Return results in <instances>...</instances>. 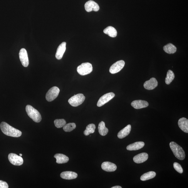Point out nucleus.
<instances>
[{
	"mask_svg": "<svg viewBox=\"0 0 188 188\" xmlns=\"http://www.w3.org/2000/svg\"><path fill=\"white\" fill-rule=\"evenodd\" d=\"M0 128L2 132L9 136L19 137L22 135L20 131L12 127L6 122H2L0 125Z\"/></svg>",
	"mask_w": 188,
	"mask_h": 188,
	"instance_id": "f257e3e1",
	"label": "nucleus"
},
{
	"mask_svg": "<svg viewBox=\"0 0 188 188\" xmlns=\"http://www.w3.org/2000/svg\"><path fill=\"white\" fill-rule=\"evenodd\" d=\"M170 146L175 157L178 159L180 160L185 159V154L184 151L180 146L176 143L172 142L170 143Z\"/></svg>",
	"mask_w": 188,
	"mask_h": 188,
	"instance_id": "f03ea898",
	"label": "nucleus"
},
{
	"mask_svg": "<svg viewBox=\"0 0 188 188\" xmlns=\"http://www.w3.org/2000/svg\"><path fill=\"white\" fill-rule=\"evenodd\" d=\"M26 110L29 117L34 122L39 123L42 120V117L38 111L30 105L26 106Z\"/></svg>",
	"mask_w": 188,
	"mask_h": 188,
	"instance_id": "7ed1b4c3",
	"label": "nucleus"
},
{
	"mask_svg": "<svg viewBox=\"0 0 188 188\" xmlns=\"http://www.w3.org/2000/svg\"><path fill=\"white\" fill-rule=\"evenodd\" d=\"M85 99L83 94L79 93L72 96L68 100V103L73 107H77L84 102Z\"/></svg>",
	"mask_w": 188,
	"mask_h": 188,
	"instance_id": "20e7f679",
	"label": "nucleus"
},
{
	"mask_svg": "<svg viewBox=\"0 0 188 188\" xmlns=\"http://www.w3.org/2000/svg\"><path fill=\"white\" fill-rule=\"evenodd\" d=\"M78 72L81 75L84 76L89 74L93 70L92 64L89 63H83L78 66L77 69Z\"/></svg>",
	"mask_w": 188,
	"mask_h": 188,
	"instance_id": "39448f33",
	"label": "nucleus"
},
{
	"mask_svg": "<svg viewBox=\"0 0 188 188\" xmlns=\"http://www.w3.org/2000/svg\"><path fill=\"white\" fill-rule=\"evenodd\" d=\"M59 92H60V89L58 87L56 86L52 87L46 94V100L49 102H51L54 100L57 97Z\"/></svg>",
	"mask_w": 188,
	"mask_h": 188,
	"instance_id": "423d86ee",
	"label": "nucleus"
},
{
	"mask_svg": "<svg viewBox=\"0 0 188 188\" xmlns=\"http://www.w3.org/2000/svg\"><path fill=\"white\" fill-rule=\"evenodd\" d=\"M8 159L10 162L15 165L20 166L23 164L24 160L20 156L14 153H10L9 155Z\"/></svg>",
	"mask_w": 188,
	"mask_h": 188,
	"instance_id": "0eeeda50",
	"label": "nucleus"
},
{
	"mask_svg": "<svg viewBox=\"0 0 188 188\" xmlns=\"http://www.w3.org/2000/svg\"><path fill=\"white\" fill-rule=\"evenodd\" d=\"M115 94L113 92H110L105 94L99 99L97 105L100 107L105 105L114 97Z\"/></svg>",
	"mask_w": 188,
	"mask_h": 188,
	"instance_id": "6e6552de",
	"label": "nucleus"
},
{
	"mask_svg": "<svg viewBox=\"0 0 188 188\" xmlns=\"http://www.w3.org/2000/svg\"><path fill=\"white\" fill-rule=\"evenodd\" d=\"M125 62L122 60L118 61L110 67V73L112 74L117 73L120 71L125 65Z\"/></svg>",
	"mask_w": 188,
	"mask_h": 188,
	"instance_id": "1a4fd4ad",
	"label": "nucleus"
},
{
	"mask_svg": "<svg viewBox=\"0 0 188 188\" xmlns=\"http://www.w3.org/2000/svg\"><path fill=\"white\" fill-rule=\"evenodd\" d=\"M20 59L22 65L24 67H27L29 64L28 53L26 49L23 48L21 49L19 53Z\"/></svg>",
	"mask_w": 188,
	"mask_h": 188,
	"instance_id": "9d476101",
	"label": "nucleus"
},
{
	"mask_svg": "<svg viewBox=\"0 0 188 188\" xmlns=\"http://www.w3.org/2000/svg\"><path fill=\"white\" fill-rule=\"evenodd\" d=\"M85 9L87 12L92 11L97 12L99 9V6L96 2L93 1H89L86 2L85 4Z\"/></svg>",
	"mask_w": 188,
	"mask_h": 188,
	"instance_id": "9b49d317",
	"label": "nucleus"
},
{
	"mask_svg": "<svg viewBox=\"0 0 188 188\" xmlns=\"http://www.w3.org/2000/svg\"><path fill=\"white\" fill-rule=\"evenodd\" d=\"M158 85V81L155 78H150L149 80L146 81L143 86L146 89L152 90L156 88Z\"/></svg>",
	"mask_w": 188,
	"mask_h": 188,
	"instance_id": "f8f14e48",
	"label": "nucleus"
},
{
	"mask_svg": "<svg viewBox=\"0 0 188 188\" xmlns=\"http://www.w3.org/2000/svg\"><path fill=\"white\" fill-rule=\"evenodd\" d=\"M103 170L108 172H114L117 169V166L113 163L109 162H105L101 164Z\"/></svg>",
	"mask_w": 188,
	"mask_h": 188,
	"instance_id": "ddd939ff",
	"label": "nucleus"
},
{
	"mask_svg": "<svg viewBox=\"0 0 188 188\" xmlns=\"http://www.w3.org/2000/svg\"><path fill=\"white\" fill-rule=\"evenodd\" d=\"M131 105L136 109L144 108L148 107L149 104L147 101L142 100H136L132 101Z\"/></svg>",
	"mask_w": 188,
	"mask_h": 188,
	"instance_id": "4468645a",
	"label": "nucleus"
},
{
	"mask_svg": "<svg viewBox=\"0 0 188 188\" xmlns=\"http://www.w3.org/2000/svg\"><path fill=\"white\" fill-rule=\"evenodd\" d=\"M66 43L63 42L59 46L56 54V57L58 60H60L63 58L66 49Z\"/></svg>",
	"mask_w": 188,
	"mask_h": 188,
	"instance_id": "2eb2a0df",
	"label": "nucleus"
},
{
	"mask_svg": "<svg viewBox=\"0 0 188 188\" xmlns=\"http://www.w3.org/2000/svg\"><path fill=\"white\" fill-rule=\"evenodd\" d=\"M148 155L147 153H143L138 154L133 158L134 162L137 164H141L145 162L148 159Z\"/></svg>",
	"mask_w": 188,
	"mask_h": 188,
	"instance_id": "dca6fc26",
	"label": "nucleus"
},
{
	"mask_svg": "<svg viewBox=\"0 0 188 188\" xmlns=\"http://www.w3.org/2000/svg\"><path fill=\"white\" fill-rule=\"evenodd\" d=\"M78 176V174L76 173L70 171L64 172H62L60 174L61 178L67 180L75 179Z\"/></svg>",
	"mask_w": 188,
	"mask_h": 188,
	"instance_id": "f3484780",
	"label": "nucleus"
},
{
	"mask_svg": "<svg viewBox=\"0 0 188 188\" xmlns=\"http://www.w3.org/2000/svg\"><path fill=\"white\" fill-rule=\"evenodd\" d=\"M178 125L183 132L188 133V120L187 118H180L178 122Z\"/></svg>",
	"mask_w": 188,
	"mask_h": 188,
	"instance_id": "a211bd4d",
	"label": "nucleus"
},
{
	"mask_svg": "<svg viewBox=\"0 0 188 188\" xmlns=\"http://www.w3.org/2000/svg\"><path fill=\"white\" fill-rule=\"evenodd\" d=\"M145 145L144 142H138L132 143L127 146V149L128 150H136L142 148Z\"/></svg>",
	"mask_w": 188,
	"mask_h": 188,
	"instance_id": "6ab92c4d",
	"label": "nucleus"
},
{
	"mask_svg": "<svg viewBox=\"0 0 188 188\" xmlns=\"http://www.w3.org/2000/svg\"><path fill=\"white\" fill-rule=\"evenodd\" d=\"M131 129H132L131 125H128L118 133V137L120 139H123V138L127 137L130 134Z\"/></svg>",
	"mask_w": 188,
	"mask_h": 188,
	"instance_id": "aec40b11",
	"label": "nucleus"
},
{
	"mask_svg": "<svg viewBox=\"0 0 188 188\" xmlns=\"http://www.w3.org/2000/svg\"><path fill=\"white\" fill-rule=\"evenodd\" d=\"M54 157L56 159V162L58 164H63L67 163L69 160L68 157L62 154H56Z\"/></svg>",
	"mask_w": 188,
	"mask_h": 188,
	"instance_id": "412c9836",
	"label": "nucleus"
},
{
	"mask_svg": "<svg viewBox=\"0 0 188 188\" xmlns=\"http://www.w3.org/2000/svg\"><path fill=\"white\" fill-rule=\"evenodd\" d=\"M103 33L112 38H115L117 35V31L116 29L112 26H108L104 29Z\"/></svg>",
	"mask_w": 188,
	"mask_h": 188,
	"instance_id": "4be33fe9",
	"label": "nucleus"
},
{
	"mask_svg": "<svg viewBox=\"0 0 188 188\" xmlns=\"http://www.w3.org/2000/svg\"><path fill=\"white\" fill-rule=\"evenodd\" d=\"M98 130L99 133L102 136L107 135L108 132V129L106 127L105 123L103 121L99 123Z\"/></svg>",
	"mask_w": 188,
	"mask_h": 188,
	"instance_id": "5701e85b",
	"label": "nucleus"
},
{
	"mask_svg": "<svg viewBox=\"0 0 188 188\" xmlns=\"http://www.w3.org/2000/svg\"><path fill=\"white\" fill-rule=\"evenodd\" d=\"M164 51L168 54H174L176 52L177 48L172 43H169L164 47Z\"/></svg>",
	"mask_w": 188,
	"mask_h": 188,
	"instance_id": "b1692460",
	"label": "nucleus"
},
{
	"mask_svg": "<svg viewBox=\"0 0 188 188\" xmlns=\"http://www.w3.org/2000/svg\"><path fill=\"white\" fill-rule=\"evenodd\" d=\"M156 174L154 172H150L143 175L140 177V180L142 181H146L154 178Z\"/></svg>",
	"mask_w": 188,
	"mask_h": 188,
	"instance_id": "393cba45",
	"label": "nucleus"
},
{
	"mask_svg": "<svg viewBox=\"0 0 188 188\" xmlns=\"http://www.w3.org/2000/svg\"><path fill=\"white\" fill-rule=\"evenodd\" d=\"M96 128V126L94 124H90L89 125L86 127V130L84 131V135L86 136H88L91 133H93L95 132Z\"/></svg>",
	"mask_w": 188,
	"mask_h": 188,
	"instance_id": "a878e982",
	"label": "nucleus"
},
{
	"mask_svg": "<svg viewBox=\"0 0 188 188\" xmlns=\"http://www.w3.org/2000/svg\"><path fill=\"white\" fill-rule=\"evenodd\" d=\"M175 76L173 72L170 70L168 71L167 73V77L165 79L166 84L168 85H169L174 80Z\"/></svg>",
	"mask_w": 188,
	"mask_h": 188,
	"instance_id": "bb28decb",
	"label": "nucleus"
},
{
	"mask_svg": "<svg viewBox=\"0 0 188 188\" xmlns=\"http://www.w3.org/2000/svg\"><path fill=\"white\" fill-rule=\"evenodd\" d=\"M63 130L66 132H70L75 129L76 125L75 123H71L66 124L63 126Z\"/></svg>",
	"mask_w": 188,
	"mask_h": 188,
	"instance_id": "cd10ccee",
	"label": "nucleus"
},
{
	"mask_svg": "<svg viewBox=\"0 0 188 188\" xmlns=\"http://www.w3.org/2000/svg\"><path fill=\"white\" fill-rule=\"evenodd\" d=\"M54 123L57 128H60L63 127L66 124V122L63 119H61L54 120Z\"/></svg>",
	"mask_w": 188,
	"mask_h": 188,
	"instance_id": "c85d7f7f",
	"label": "nucleus"
},
{
	"mask_svg": "<svg viewBox=\"0 0 188 188\" xmlns=\"http://www.w3.org/2000/svg\"><path fill=\"white\" fill-rule=\"evenodd\" d=\"M174 167L175 170L178 172L182 174L183 170L181 166L179 163L177 162H175L174 164Z\"/></svg>",
	"mask_w": 188,
	"mask_h": 188,
	"instance_id": "c756f323",
	"label": "nucleus"
},
{
	"mask_svg": "<svg viewBox=\"0 0 188 188\" xmlns=\"http://www.w3.org/2000/svg\"><path fill=\"white\" fill-rule=\"evenodd\" d=\"M9 185L7 183L2 180H0V188H8Z\"/></svg>",
	"mask_w": 188,
	"mask_h": 188,
	"instance_id": "7c9ffc66",
	"label": "nucleus"
},
{
	"mask_svg": "<svg viewBox=\"0 0 188 188\" xmlns=\"http://www.w3.org/2000/svg\"><path fill=\"white\" fill-rule=\"evenodd\" d=\"M122 187L119 186H114L112 187V188H122Z\"/></svg>",
	"mask_w": 188,
	"mask_h": 188,
	"instance_id": "2f4dec72",
	"label": "nucleus"
},
{
	"mask_svg": "<svg viewBox=\"0 0 188 188\" xmlns=\"http://www.w3.org/2000/svg\"><path fill=\"white\" fill-rule=\"evenodd\" d=\"M22 155H22L21 154H20V156L21 157Z\"/></svg>",
	"mask_w": 188,
	"mask_h": 188,
	"instance_id": "473e14b6",
	"label": "nucleus"
}]
</instances>
